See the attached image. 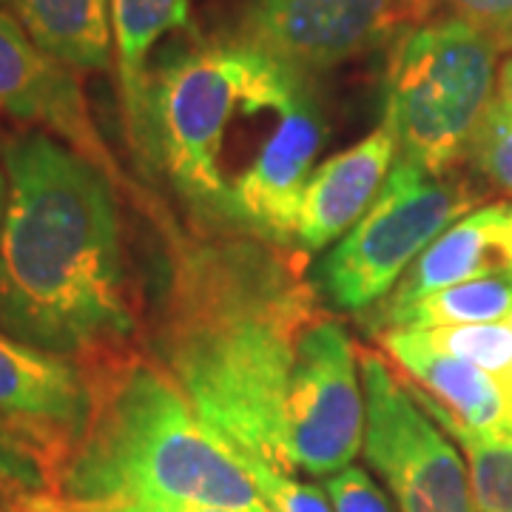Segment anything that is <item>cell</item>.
<instances>
[{
    "mask_svg": "<svg viewBox=\"0 0 512 512\" xmlns=\"http://www.w3.org/2000/svg\"><path fill=\"white\" fill-rule=\"evenodd\" d=\"M168 276L154 356L237 456L288 467L296 345L319 316L302 259L265 239L163 225ZM293 476V473H291Z\"/></svg>",
    "mask_w": 512,
    "mask_h": 512,
    "instance_id": "7a4b0ae2",
    "label": "cell"
},
{
    "mask_svg": "<svg viewBox=\"0 0 512 512\" xmlns=\"http://www.w3.org/2000/svg\"><path fill=\"white\" fill-rule=\"evenodd\" d=\"M242 467L251 473L259 493L271 512H333L328 493H322L316 484L296 481L291 473H282L271 464L251 456H237Z\"/></svg>",
    "mask_w": 512,
    "mask_h": 512,
    "instance_id": "7402d4cb",
    "label": "cell"
},
{
    "mask_svg": "<svg viewBox=\"0 0 512 512\" xmlns=\"http://www.w3.org/2000/svg\"><path fill=\"white\" fill-rule=\"evenodd\" d=\"M376 342L416 402L444 430L464 427L476 433H507L504 393L490 373L436 350L421 330H384Z\"/></svg>",
    "mask_w": 512,
    "mask_h": 512,
    "instance_id": "7c38bea8",
    "label": "cell"
},
{
    "mask_svg": "<svg viewBox=\"0 0 512 512\" xmlns=\"http://www.w3.org/2000/svg\"><path fill=\"white\" fill-rule=\"evenodd\" d=\"M86 370L92 413L52 476L66 507L271 512L231 444L157 359L131 348Z\"/></svg>",
    "mask_w": 512,
    "mask_h": 512,
    "instance_id": "277c9868",
    "label": "cell"
},
{
    "mask_svg": "<svg viewBox=\"0 0 512 512\" xmlns=\"http://www.w3.org/2000/svg\"><path fill=\"white\" fill-rule=\"evenodd\" d=\"M165 512H239V510H220V507H163Z\"/></svg>",
    "mask_w": 512,
    "mask_h": 512,
    "instance_id": "4dcf8cb0",
    "label": "cell"
},
{
    "mask_svg": "<svg viewBox=\"0 0 512 512\" xmlns=\"http://www.w3.org/2000/svg\"><path fill=\"white\" fill-rule=\"evenodd\" d=\"M501 393H504V410H507V433H512V367L507 382L501 384Z\"/></svg>",
    "mask_w": 512,
    "mask_h": 512,
    "instance_id": "83f0119b",
    "label": "cell"
},
{
    "mask_svg": "<svg viewBox=\"0 0 512 512\" xmlns=\"http://www.w3.org/2000/svg\"><path fill=\"white\" fill-rule=\"evenodd\" d=\"M424 339L441 353L490 373L498 387L507 382L512 367V319L490 325H453V328L421 330Z\"/></svg>",
    "mask_w": 512,
    "mask_h": 512,
    "instance_id": "d6986e66",
    "label": "cell"
},
{
    "mask_svg": "<svg viewBox=\"0 0 512 512\" xmlns=\"http://www.w3.org/2000/svg\"><path fill=\"white\" fill-rule=\"evenodd\" d=\"M40 493L29 495H6L0 493V512H32V504Z\"/></svg>",
    "mask_w": 512,
    "mask_h": 512,
    "instance_id": "4316f807",
    "label": "cell"
},
{
    "mask_svg": "<svg viewBox=\"0 0 512 512\" xmlns=\"http://www.w3.org/2000/svg\"><path fill=\"white\" fill-rule=\"evenodd\" d=\"M407 26L436 18H456L490 37L498 52L512 55V0H404Z\"/></svg>",
    "mask_w": 512,
    "mask_h": 512,
    "instance_id": "ffe728a7",
    "label": "cell"
},
{
    "mask_svg": "<svg viewBox=\"0 0 512 512\" xmlns=\"http://www.w3.org/2000/svg\"><path fill=\"white\" fill-rule=\"evenodd\" d=\"M365 456L384 478L399 512H478L470 470L453 439L407 390L384 353L362 350Z\"/></svg>",
    "mask_w": 512,
    "mask_h": 512,
    "instance_id": "52a82bcc",
    "label": "cell"
},
{
    "mask_svg": "<svg viewBox=\"0 0 512 512\" xmlns=\"http://www.w3.org/2000/svg\"><path fill=\"white\" fill-rule=\"evenodd\" d=\"M467 163L487 180V185H493L504 197H512V114L495 106V100L478 128Z\"/></svg>",
    "mask_w": 512,
    "mask_h": 512,
    "instance_id": "44dd1931",
    "label": "cell"
},
{
    "mask_svg": "<svg viewBox=\"0 0 512 512\" xmlns=\"http://www.w3.org/2000/svg\"><path fill=\"white\" fill-rule=\"evenodd\" d=\"M498 49L470 23L436 18L390 40L384 72V123L396 163L430 177L467 160L495 100Z\"/></svg>",
    "mask_w": 512,
    "mask_h": 512,
    "instance_id": "5b68a950",
    "label": "cell"
},
{
    "mask_svg": "<svg viewBox=\"0 0 512 512\" xmlns=\"http://www.w3.org/2000/svg\"><path fill=\"white\" fill-rule=\"evenodd\" d=\"M60 512H165V510H148V507H103V510H72L60 501Z\"/></svg>",
    "mask_w": 512,
    "mask_h": 512,
    "instance_id": "f1b7e54d",
    "label": "cell"
},
{
    "mask_svg": "<svg viewBox=\"0 0 512 512\" xmlns=\"http://www.w3.org/2000/svg\"><path fill=\"white\" fill-rule=\"evenodd\" d=\"M109 18L120 106L128 140H134L160 43L197 37L191 0H109Z\"/></svg>",
    "mask_w": 512,
    "mask_h": 512,
    "instance_id": "9a60e30c",
    "label": "cell"
},
{
    "mask_svg": "<svg viewBox=\"0 0 512 512\" xmlns=\"http://www.w3.org/2000/svg\"><path fill=\"white\" fill-rule=\"evenodd\" d=\"M367 404L359 356L339 319L319 313L296 345L288 387L291 473L333 476L365 447Z\"/></svg>",
    "mask_w": 512,
    "mask_h": 512,
    "instance_id": "ba28073f",
    "label": "cell"
},
{
    "mask_svg": "<svg viewBox=\"0 0 512 512\" xmlns=\"http://www.w3.org/2000/svg\"><path fill=\"white\" fill-rule=\"evenodd\" d=\"M0 114L20 128L46 131L80 151L120 185V165L94 126L80 74L46 55L9 12L0 9Z\"/></svg>",
    "mask_w": 512,
    "mask_h": 512,
    "instance_id": "8fae6325",
    "label": "cell"
},
{
    "mask_svg": "<svg viewBox=\"0 0 512 512\" xmlns=\"http://www.w3.org/2000/svg\"><path fill=\"white\" fill-rule=\"evenodd\" d=\"M333 512H393L382 487L362 467H345L325 481Z\"/></svg>",
    "mask_w": 512,
    "mask_h": 512,
    "instance_id": "cb8c5ba5",
    "label": "cell"
},
{
    "mask_svg": "<svg viewBox=\"0 0 512 512\" xmlns=\"http://www.w3.org/2000/svg\"><path fill=\"white\" fill-rule=\"evenodd\" d=\"M404 26V0H231L225 40L313 80L390 43Z\"/></svg>",
    "mask_w": 512,
    "mask_h": 512,
    "instance_id": "9c48e42d",
    "label": "cell"
},
{
    "mask_svg": "<svg viewBox=\"0 0 512 512\" xmlns=\"http://www.w3.org/2000/svg\"><path fill=\"white\" fill-rule=\"evenodd\" d=\"M476 200L464 180L396 163L365 217L316 265L319 299L336 311L373 308L453 222L473 211Z\"/></svg>",
    "mask_w": 512,
    "mask_h": 512,
    "instance_id": "8992f818",
    "label": "cell"
},
{
    "mask_svg": "<svg viewBox=\"0 0 512 512\" xmlns=\"http://www.w3.org/2000/svg\"><path fill=\"white\" fill-rule=\"evenodd\" d=\"M9 200L0 225V330L92 367L134 348L117 183L46 131L0 146Z\"/></svg>",
    "mask_w": 512,
    "mask_h": 512,
    "instance_id": "3957f363",
    "label": "cell"
},
{
    "mask_svg": "<svg viewBox=\"0 0 512 512\" xmlns=\"http://www.w3.org/2000/svg\"><path fill=\"white\" fill-rule=\"evenodd\" d=\"M37 46L77 74L111 63L109 0H0Z\"/></svg>",
    "mask_w": 512,
    "mask_h": 512,
    "instance_id": "2e32d148",
    "label": "cell"
},
{
    "mask_svg": "<svg viewBox=\"0 0 512 512\" xmlns=\"http://www.w3.org/2000/svg\"><path fill=\"white\" fill-rule=\"evenodd\" d=\"M444 433L467 456L476 510L512 512V433H476L464 427H447Z\"/></svg>",
    "mask_w": 512,
    "mask_h": 512,
    "instance_id": "ac0fdd59",
    "label": "cell"
},
{
    "mask_svg": "<svg viewBox=\"0 0 512 512\" xmlns=\"http://www.w3.org/2000/svg\"><path fill=\"white\" fill-rule=\"evenodd\" d=\"M495 251H498V262H504L512 271V205L504 222H501V228H498V234H495Z\"/></svg>",
    "mask_w": 512,
    "mask_h": 512,
    "instance_id": "484cf974",
    "label": "cell"
},
{
    "mask_svg": "<svg viewBox=\"0 0 512 512\" xmlns=\"http://www.w3.org/2000/svg\"><path fill=\"white\" fill-rule=\"evenodd\" d=\"M512 319V271L498 262L484 274L416 302L387 330H433L453 325H490Z\"/></svg>",
    "mask_w": 512,
    "mask_h": 512,
    "instance_id": "e0dca14e",
    "label": "cell"
},
{
    "mask_svg": "<svg viewBox=\"0 0 512 512\" xmlns=\"http://www.w3.org/2000/svg\"><path fill=\"white\" fill-rule=\"evenodd\" d=\"M0 493H52L43 458L6 424H0Z\"/></svg>",
    "mask_w": 512,
    "mask_h": 512,
    "instance_id": "603a6c76",
    "label": "cell"
},
{
    "mask_svg": "<svg viewBox=\"0 0 512 512\" xmlns=\"http://www.w3.org/2000/svg\"><path fill=\"white\" fill-rule=\"evenodd\" d=\"M510 205H487L476 208L467 217L453 222L424 254L404 271L393 285V291L365 311V325L376 336L390 328L407 308L433 296V293L453 288L464 279L484 274L495 268V234L507 217Z\"/></svg>",
    "mask_w": 512,
    "mask_h": 512,
    "instance_id": "5bb4252c",
    "label": "cell"
},
{
    "mask_svg": "<svg viewBox=\"0 0 512 512\" xmlns=\"http://www.w3.org/2000/svg\"><path fill=\"white\" fill-rule=\"evenodd\" d=\"M92 413L89 370L0 330V424L26 441L49 470V487Z\"/></svg>",
    "mask_w": 512,
    "mask_h": 512,
    "instance_id": "30bf717a",
    "label": "cell"
},
{
    "mask_svg": "<svg viewBox=\"0 0 512 512\" xmlns=\"http://www.w3.org/2000/svg\"><path fill=\"white\" fill-rule=\"evenodd\" d=\"M495 106L512 114V55L498 63V77H495Z\"/></svg>",
    "mask_w": 512,
    "mask_h": 512,
    "instance_id": "d4e9b609",
    "label": "cell"
},
{
    "mask_svg": "<svg viewBox=\"0 0 512 512\" xmlns=\"http://www.w3.org/2000/svg\"><path fill=\"white\" fill-rule=\"evenodd\" d=\"M6 200H9V180H6L3 160H0V225H3V214H6Z\"/></svg>",
    "mask_w": 512,
    "mask_h": 512,
    "instance_id": "f546056e",
    "label": "cell"
},
{
    "mask_svg": "<svg viewBox=\"0 0 512 512\" xmlns=\"http://www.w3.org/2000/svg\"><path fill=\"white\" fill-rule=\"evenodd\" d=\"M325 140L313 80L234 40L168 49L131 140L197 228L296 248L299 200Z\"/></svg>",
    "mask_w": 512,
    "mask_h": 512,
    "instance_id": "6da1fadb",
    "label": "cell"
},
{
    "mask_svg": "<svg viewBox=\"0 0 512 512\" xmlns=\"http://www.w3.org/2000/svg\"><path fill=\"white\" fill-rule=\"evenodd\" d=\"M393 160L396 146L379 126L356 146L313 168L299 200L293 245L313 254L345 237L379 197Z\"/></svg>",
    "mask_w": 512,
    "mask_h": 512,
    "instance_id": "4fadbf2b",
    "label": "cell"
}]
</instances>
